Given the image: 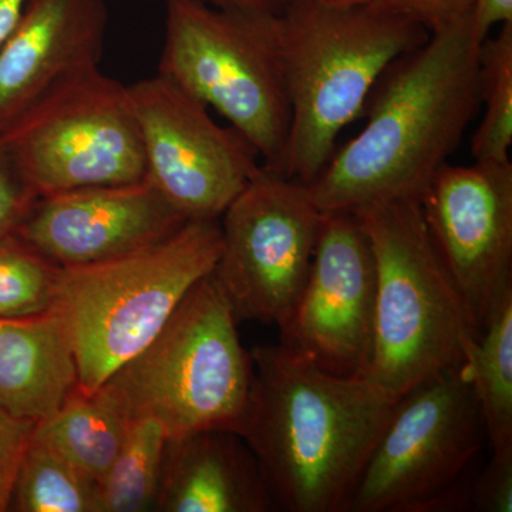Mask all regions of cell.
Returning a JSON list of instances; mask_svg holds the SVG:
<instances>
[{
	"mask_svg": "<svg viewBox=\"0 0 512 512\" xmlns=\"http://www.w3.org/2000/svg\"><path fill=\"white\" fill-rule=\"evenodd\" d=\"M480 49L466 16L384 70L366 101L365 127L308 185L320 211L419 200L480 110Z\"/></svg>",
	"mask_w": 512,
	"mask_h": 512,
	"instance_id": "obj_1",
	"label": "cell"
},
{
	"mask_svg": "<svg viewBox=\"0 0 512 512\" xmlns=\"http://www.w3.org/2000/svg\"><path fill=\"white\" fill-rule=\"evenodd\" d=\"M251 355L254 383L239 437L276 510L348 512L400 397L367 377L326 372L281 343Z\"/></svg>",
	"mask_w": 512,
	"mask_h": 512,
	"instance_id": "obj_2",
	"label": "cell"
},
{
	"mask_svg": "<svg viewBox=\"0 0 512 512\" xmlns=\"http://www.w3.org/2000/svg\"><path fill=\"white\" fill-rule=\"evenodd\" d=\"M279 26L291 104L285 175L311 185L384 70L430 32L370 3L335 8L318 0H292Z\"/></svg>",
	"mask_w": 512,
	"mask_h": 512,
	"instance_id": "obj_3",
	"label": "cell"
},
{
	"mask_svg": "<svg viewBox=\"0 0 512 512\" xmlns=\"http://www.w3.org/2000/svg\"><path fill=\"white\" fill-rule=\"evenodd\" d=\"M220 254V221H188L150 247L60 268L52 309L72 340L77 389L96 392L146 348Z\"/></svg>",
	"mask_w": 512,
	"mask_h": 512,
	"instance_id": "obj_4",
	"label": "cell"
},
{
	"mask_svg": "<svg viewBox=\"0 0 512 512\" xmlns=\"http://www.w3.org/2000/svg\"><path fill=\"white\" fill-rule=\"evenodd\" d=\"M353 215L376 264L375 342L366 377L402 397L466 362L477 338L431 245L419 200L379 202Z\"/></svg>",
	"mask_w": 512,
	"mask_h": 512,
	"instance_id": "obj_5",
	"label": "cell"
},
{
	"mask_svg": "<svg viewBox=\"0 0 512 512\" xmlns=\"http://www.w3.org/2000/svg\"><path fill=\"white\" fill-rule=\"evenodd\" d=\"M158 74L220 113L254 147L262 167L285 175L291 128L279 15L164 0Z\"/></svg>",
	"mask_w": 512,
	"mask_h": 512,
	"instance_id": "obj_6",
	"label": "cell"
},
{
	"mask_svg": "<svg viewBox=\"0 0 512 512\" xmlns=\"http://www.w3.org/2000/svg\"><path fill=\"white\" fill-rule=\"evenodd\" d=\"M254 383L251 352L212 272L178 305L156 338L107 380L131 416L150 417L168 439L244 426Z\"/></svg>",
	"mask_w": 512,
	"mask_h": 512,
	"instance_id": "obj_7",
	"label": "cell"
},
{
	"mask_svg": "<svg viewBox=\"0 0 512 512\" xmlns=\"http://www.w3.org/2000/svg\"><path fill=\"white\" fill-rule=\"evenodd\" d=\"M484 436L467 362L443 370L400 397L348 512H426L454 505Z\"/></svg>",
	"mask_w": 512,
	"mask_h": 512,
	"instance_id": "obj_8",
	"label": "cell"
},
{
	"mask_svg": "<svg viewBox=\"0 0 512 512\" xmlns=\"http://www.w3.org/2000/svg\"><path fill=\"white\" fill-rule=\"evenodd\" d=\"M0 141L39 197L146 178L127 86L100 67L57 86Z\"/></svg>",
	"mask_w": 512,
	"mask_h": 512,
	"instance_id": "obj_9",
	"label": "cell"
},
{
	"mask_svg": "<svg viewBox=\"0 0 512 512\" xmlns=\"http://www.w3.org/2000/svg\"><path fill=\"white\" fill-rule=\"evenodd\" d=\"M308 185L262 167L220 218L212 276L237 320L279 329L301 298L322 231Z\"/></svg>",
	"mask_w": 512,
	"mask_h": 512,
	"instance_id": "obj_10",
	"label": "cell"
},
{
	"mask_svg": "<svg viewBox=\"0 0 512 512\" xmlns=\"http://www.w3.org/2000/svg\"><path fill=\"white\" fill-rule=\"evenodd\" d=\"M146 178L187 221H220L262 168L254 147L208 107L157 74L127 86Z\"/></svg>",
	"mask_w": 512,
	"mask_h": 512,
	"instance_id": "obj_11",
	"label": "cell"
},
{
	"mask_svg": "<svg viewBox=\"0 0 512 512\" xmlns=\"http://www.w3.org/2000/svg\"><path fill=\"white\" fill-rule=\"evenodd\" d=\"M431 245L476 338L512 292V164L447 163L419 197Z\"/></svg>",
	"mask_w": 512,
	"mask_h": 512,
	"instance_id": "obj_12",
	"label": "cell"
},
{
	"mask_svg": "<svg viewBox=\"0 0 512 512\" xmlns=\"http://www.w3.org/2000/svg\"><path fill=\"white\" fill-rule=\"evenodd\" d=\"M376 264L349 212L325 214L301 298L282 326L281 345L340 376L366 377L375 342Z\"/></svg>",
	"mask_w": 512,
	"mask_h": 512,
	"instance_id": "obj_13",
	"label": "cell"
},
{
	"mask_svg": "<svg viewBox=\"0 0 512 512\" xmlns=\"http://www.w3.org/2000/svg\"><path fill=\"white\" fill-rule=\"evenodd\" d=\"M187 222L143 178L39 197L18 235L52 264L69 268L150 247Z\"/></svg>",
	"mask_w": 512,
	"mask_h": 512,
	"instance_id": "obj_14",
	"label": "cell"
},
{
	"mask_svg": "<svg viewBox=\"0 0 512 512\" xmlns=\"http://www.w3.org/2000/svg\"><path fill=\"white\" fill-rule=\"evenodd\" d=\"M107 0H29L0 47V133L57 86L99 67Z\"/></svg>",
	"mask_w": 512,
	"mask_h": 512,
	"instance_id": "obj_15",
	"label": "cell"
},
{
	"mask_svg": "<svg viewBox=\"0 0 512 512\" xmlns=\"http://www.w3.org/2000/svg\"><path fill=\"white\" fill-rule=\"evenodd\" d=\"M154 510L276 511L258 461L231 431H198L168 439Z\"/></svg>",
	"mask_w": 512,
	"mask_h": 512,
	"instance_id": "obj_16",
	"label": "cell"
},
{
	"mask_svg": "<svg viewBox=\"0 0 512 512\" xmlns=\"http://www.w3.org/2000/svg\"><path fill=\"white\" fill-rule=\"evenodd\" d=\"M77 386L72 340L57 312L0 318V407L42 423Z\"/></svg>",
	"mask_w": 512,
	"mask_h": 512,
	"instance_id": "obj_17",
	"label": "cell"
},
{
	"mask_svg": "<svg viewBox=\"0 0 512 512\" xmlns=\"http://www.w3.org/2000/svg\"><path fill=\"white\" fill-rule=\"evenodd\" d=\"M131 421L123 400L103 384L89 394L74 390L53 416L36 424L35 434L97 483L116 460Z\"/></svg>",
	"mask_w": 512,
	"mask_h": 512,
	"instance_id": "obj_18",
	"label": "cell"
},
{
	"mask_svg": "<svg viewBox=\"0 0 512 512\" xmlns=\"http://www.w3.org/2000/svg\"><path fill=\"white\" fill-rule=\"evenodd\" d=\"M466 362L491 448H512V292L471 343Z\"/></svg>",
	"mask_w": 512,
	"mask_h": 512,
	"instance_id": "obj_19",
	"label": "cell"
},
{
	"mask_svg": "<svg viewBox=\"0 0 512 512\" xmlns=\"http://www.w3.org/2000/svg\"><path fill=\"white\" fill-rule=\"evenodd\" d=\"M167 443L158 421L134 417L116 460L97 481L96 512L154 510Z\"/></svg>",
	"mask_w": 512,
	"mask_h": 512,
	"instance_id": "obj_20",
	"label": "cell"
},
{
	"mask_svg": "<svg viewBox=\"0 0 512 512\" xmlns=\"http://www.w3.org/2000/svg\"><path fill=\"white\" fill-rule=\"evenodd\" d=\"M96 503V481L33 431L9 511L96 512Z\"/></svg>",
	"mask_w": 512,
	"mask_h": 512,
	"instance_id": "obj_21",
	"label": "cell"
},
{
	"mask_svg": "<svg viewBox=\"0 0 512 512\" xmlns=\"http://www.w3.org/2000/svg\"><path fill=\"white\" fill-rule=\"evenodd\" d=\"M480 83L485 110L471 138V156L484 163H507L512 146V22L481 45Z\"/></svg>",
	"mask_w": 512,
	"mask_h": 512,
	"instance_id": "obj_22",
	"label": "cell"
},
{
	"mask_svg": "<svg viewBox=\"0 0 512 512\" xmlns=\"http://www.w3.org/2000/svg\"><path fill=\"white\" fill-rule=\"evenodd\" d=\"M59 269L18 234L0 239V318L50 311Z\"/></svg>",
	"mask_w": 512,
	"mask_h": 512,
	"instance_id": "obj_23",
	"label": "cell"
},
{
	"mask_svg": "<svg viewBox=\"0 0 512 512\" xmlns=\"http://www.w3.org/2000/svg\"><path fill=\"white\" fill-rule=\"evenodd\" d=\"M39 198L0 141V239L18 234Z\"/></svg>",
	"mask_w": 512,
	"mask_h": 512,
	"instance_id": "obj_24",
	"label": "cell"
},
{
	"mask_svg": "<svg viewBox=\"0 0 512 512\" xmlns=\"http://www.w3.org/2000/svg\"><path fill=\"white\" fill-rule=\"evenodd\" d=\"M36 423L19 419L0 407V512L10 510L13 488Z\"/></svg>",
	"mask_w": 512,
	"mask_h": 512,
	"instance_id": "obj_25",
	"label": "cell"
},
{
	"mask_svg": "<svg viewBox=\"0 0 512 512\" xmlns=\"http://www.w3.org/2000/svg\"><path fill=\"white\" fill-rule=\"evenodd\" d=\"M468 501L473 511L512 512V448L493 451Z\"/></svg>",
	"mask_w": 512,
	"mask_h": 512,
	"instance_id": "obj_26",
	"label": "cell"
},
{
	"mask_svg": "<svg viewBox=\"0 0 512 512\" xmlns=\"http://www.w3.org/2000/svg\"><path fill=\"white\" fill-rule=\"evenodd\" d=\"M369 3L412 19L433 33L466 18L473 0H369Z\"/></svg>",
	"mask_w": 512,
	"mask_h": 512,
	"instance_id": "obj_27",
	"label": "cell"
},
{
	"mask_svg": "<svg viewBox=\"0 0 512 512\" xmlns=\"http://www.w3.org/2000/svg\"><path fill=\"white\" fill-rule=\"evenodd\" d=\"M512 22V0H473L468 23L478 45H483L495 26Z\"/></svg>",
	"mask_w": 512,
	"mask_h": 512,
	"instance_id": "obj_28",
	"label": "cell"
},
{
	"mask_svg": "<svg viewBox=\"0 0 512 512\" xmlns=\"http://www.w3.org/2000/svg\"><path fill=\"white\" fill-rule=\"evenodd\" d=\"M212 8L229 10H252L279 15L292 0H197Z\"/></svg>",
	"mask_w": 512,
	"mask_h": 512,
	"instance_id": "obj_29",
	"label": "cell"
},
{
	"mask_svg": "<svg viewBox=\"0 0 512 512\" xmlns=\"http://www.w3.org/2000/svg\"><path fill=\"white\" fill-rule=\"evenodd\" d=\"M29 0H0V47L18 25Z\"/></svg>",
	"mask_w": 512,
	"mask_h": 512,
	"instance_id": "obj_30",
	"label": "cell"
},
{
	"mask_svg": "<svg viewBox=\"0 0 512 512\" xmlns=\"http://www.w3.org/2000/svg\"><path fill=\"white\" fill-rule=\"evenodd\" d=\"M323 5L335 6V8H352V6L366 5L369 0H318Z\"/></svg>",
	"mask_w": 512,
	"mask_h": 512,
	"instance_id": "obj_31",
	"label": "cell"
}]
</instances>
